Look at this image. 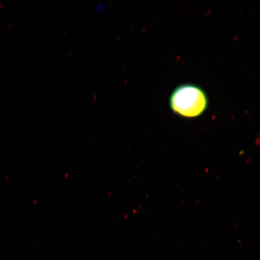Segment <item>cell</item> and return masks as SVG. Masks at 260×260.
I'll return each instance as SVG.
<instances>
[{
  "mask_svg": "<svg viewBox=\"0 0 260 260\" xmlns=\"http://www.w3.org/2000/svg\"><path fill=\"white\" fill-rule=\"evenodd\" d=\"M171 108L185 118H195L206 111L208 106L206 93L193 84H183L177 87L170 99Z\"/></svg>",
  "mask_w": 260,
  "mask_h": 260,
  "instance_id": "cell-1",
  "label": "cell"
}]
</instances>
